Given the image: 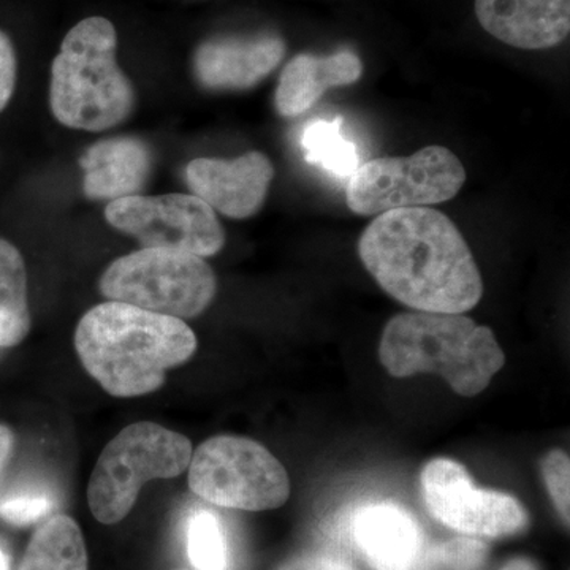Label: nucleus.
<instances>
[{
  "label": "nucleus",
  "mask_w": 570,
  "mask_h": 570,
  "mask_svg": "<svg viewBox=\"0 0 570 570\" xmlns=\"http://www.w3.org/2000/svg\"><path fill=\"white\" fill-rule=\"evenodd\" d=\"M358 255L382 291L412 309L464 314L482 299L474 255L459 227L438 209L377 214L360 236Z\"/></svg>",
  "instance_id": "1"
},
{
  "label": "nucleus",
  "mask_w": 570,
  "mask_h": 570,
  "mask_svg": "<svg viewBox=\"0 0 570 570\" xmlns=\"http://www.w3.org/2000/svg\"><path fill=\"white\" fill-rule=\"evenodd\" d=\"M75 351L82 367L115 397L163 389L167 373L197 352V336L181 318L119 302H105L78 322Z\"/></svg>",
  "instance_id": "2"
},
{
  "label": "nucleus",
  "mask_w": 570,
  "mask_h": 570,
  "mask_svg": "<svg viewBox=\"0 0 570 570\" xmlns=\"http://www.w3.org/2000/svg\"><path fill=\"white\" fill-rule=\"evenodd\" d=\"M379 358L393 377L438 374L461 396H478L505 355L489 326L463 314L403 313L390 318Z\"/></svg>",
  "instance_id": "3"
},
{
  "label": "nucleus",
  "mask_w": 570,
  "mask_h": 570,
  "mask_svg": "<svg viewBox=\"0 0 570 570\" xmlns=\"http://www.w3.org/2000/svg\"><path fill=\"white\" fill-rule=\"evenodd\" d=\"M116 50L118 33L107 18H86L67 32L51 63L50 107L56 121L69 129L104 132L129 119L135 89Z\"/></svg>",
  "instance_id": "4"
},
{
  "label": "nucleus",
  "mask_w": 570,
  "mask_h": 570,
  "mask_svg": "<svg viewBox=\"0 0 570 570\" xmlns=\"http://www.w3.org/2000/svg\"><path fill=\"white\" fill-rule=\"evenodd\" d=\"M193 442L154 422L124 428L105 445L88 485L92 515L116 524L129 515L140 491L151 480L175 479L189 468Z\"/></svg>",
  "instance_id": "5"
},
{
  "label": "nucleus",
  "mask_w": 570,
  "mask_h": 570,
  "mask_svg": "<svg viewBox=\"0 0 570 570\" xmlns=\"http://www.w3.org/2000/svg\"><path fill=\"white\" fill-rule=\"evenodd\" d=\"M99 287L108 302L186 321L208 309L217 279L212 266L198 255L141 247L111 262Z\"/></svg>",
  "instance_id": "6"
},
{
  "label": "nucleus",
  "mask_w": 570,
  "mask_h": 570,
  "mask_svg": "<svg viewBox=\"0 0 570 570\" xmlns=\"http://www.w3.org/2000/svg\"><path fill=\"white\" fill-rule=\"evenodd\" d=\"M189 489L219 508L264 512L283 508L291 479L279 460L261 442L243 436H214L194 450Z\"/></svg>",
  "instance_id": "7"
},
{
  "label": "nucleus",
  "mask_w": 570,
  "mask_h": 570,
  "mask_svg": "<svg viewBox=\"0 0 570 570\" xmlns=\"http://www.w3.org/2000/svg\"><path fill=\"white\" fill-rule=\"evenodd\" d=\"M466 183L459 157L444 146H426L409 157H381L360 165L348 178L351 212L374 216L452 200Z\"/></svg>",
  "instance_id": "8"
},
{
  "label": "nucleus",
  "mask_w": 570,
  "mask_h": 570,
  "mask_svg": "<svg viewBox=\"0 0 570 570\" xmlns=\"http://www.w3.org/2000/svg\"><path fill=\"white\" fill-rule=\"evenodd\" d=\"M105 219L134 236L141 247L170 249L206 258L225 246L216 212L193 194L132 195L112 200Z\"/></svg>",
  "instance_id": "9"
},
{
  "label": "nucleus",
  "mask_w": 570,
  "mask_h": 570,
  "mask_svg": "<svg viewBox=\"0 0 570 570\" xmlns=\"http://www.w3.org/2000/svg\"><path fill=\"white\" fill-rule=\"evenodd\" d=\"M422 493L434 519L466 535L508 538L530 521L519 499L478 489L466 469L453 460L436 459L423 468Z\"/></svg>",
  "instance_id": "10"
},
{
  "label": "nucleus",
  "mask_w": 570,
  "mask_h": 570,
  "mask_svg": "<svg viewBox=\"0 0 570 570\" xmlns=\"http://www.w3.org/2000/svg\"><path fill=\"white\" fill-rule=\"evenodd\" d=\"M273 178L272 160L258 151L236 159L200 157L186 167L190 193L232 219H247L261 212Z\"/></svg>",
  "instance_id": "11"
},
{
  "label": "nucleus",
  "mask_w": 570,
  "mask_h": 570,
  "mask_svg": "<svg viewBox=\"0 0 570 570\" xmlns=\"http://www.w3.org/2000/svg\"><path fill=\"white\" fill-rule=\"evenodd\" d=\"M285 41L276 33L214 37L194 52V75L216 91H243L265 80L283 62Z\"/></svg>",
  "instance_id": "12"
},
{
  "label": "nucleus",
  "mask_w": 570,
  "mask_h": 570,
  "mask_svg": "<svg viewBox=\"0 0 570 570\" xmlns=\"http://www.w3.org/2000/svg\"><path fill=\"white\" fill-rule=\"evenodd\" d=\"M490 36L520 50H549L568 39L570 0H475Z\"/></svg>",
  "instance_id": "13"
},
{
  "label": "nucleus",
  "mask_w": 570,
  "mask_h": 570,
  "mask_svg": "<svg viewBox=\"0 0 570 570\" xmlns=\"http://www.w3.org/2000/svg\"><path fill=\"white\" fill-rule=\"evenodd\" d=\"M354 539L374 570L425 568V538L406 509L377 502L360 509L354 519Z\"/></svg>",
  "instance_id": "14"
},
{
  "label": "nucleus",
  "mask_w": 570,
  "mask_h": 570,
  "mask_svg": "<svg viewBox=\"0 0 570 570\" xmlns=\"http://www.w3.org/2000/svg\"><path fill=\"white\" fill-rule=\"evenodd\" d=\"M82 190L89 200L112 202L140 195L153 171V153L137 137L97 141L80 159Z\"/></svg>",
  "instance_id": "15"
},
{
  "label": "nucleus",
  "mask_w": 570,
  "mask_h": 570,
  "mask_svg": "<svg viewBox=\"0 0 570 570\" xmlns=\"http://www.w3.org/2000/svg\"><path fill=\"white\" fill-rule=\"evenodd\" d=\"M363 75V62L354 51L330 56H295L281 73L275 107L283 118H296L317 104L330 88L354 85Z\"/></svg>",
  "instance_id": "16"
},
{
  "label": "nucleus",
  "mask_w": 570,
  "mask_h": 570,
  "mask_svg": "<svg viewBox=\"0 0 570 570\" xmlns=\"http://www.w3.org/2000/svg\"><path fill=\"white\" fill-rule=\"evenodd\" d=\"M18 570H89L88 550L77 521L55 515L29 540Z\"/></svg>",
  "instance_id": "17"
},
{
  "label": "nucleus",
  "mask_w": 570,
  "mask_h": 570,
  "mask_svg": "<svg viewBox=\"0 0 570 570\" xmlns=\"http://www.w3.org/2000/svg\"><path fill=\"white\" fill-rule=\"evenodd\" d=\"M31 326L24 258L17 246L0 238V347L20 346Z\"/></svg>",
  "instance_id": "18"
},
{
  "label": "nucleus",
  "mask_w": 570,
  "mask_h": 570,
  "mask_svg": "<svg viewBox=\"0 0 570 570\" xmlns=\"http://www.w3.org/2000/svg\"><path fill=\"white\" fill-rule=\"evenodd\" d=\"M341 129L343 118H335L333 121L317 119L307 124L303 130L302 146L307 164L346 179L360 167V156L354 142L348 141Z\"/></svg>",
  "instance_id": "19"
},
{
  "label": "nucleus",
  "mask_w": 570,
  "mask_h": 570,
  "mask_svg": "<svg viewBox=\"0 0 570 570\" xmlns=\"http://www.w3.org/2000/svg\"><path fill=\"white\" fill-rule=\"evenodd\" d=\"M187 553L197 570H228V543L223 523L208 510L195 513L187 527Z\"/></svg>",
  "instance_id": "20"
},
{
  "label": "nucleus",
  "mask_w": 570,
  "mask_h": 570,
  "mask_svg": "<svg viewBox=\"0 0 570 570\" xmlns=\"http://www.w3.org/2000/svg\"><path fill=\"white\" fill-rule=\"evenodd\" d=\"M55 505L51 497L40 491H20V493L0 497V519L14 527H28L50 515Z\"/></svg>",
  "instance_id": "21"
},
{
  "label": "nucleus",
  "mask_w": 570,
  "mask_h": 570,
  "mask_svg": "<svg viewBox=\"0 0 570 570\" xmlns=\"http://www.w3.org/2000/svg\"><path fill=\"white\" fill-rule=\"evenodd\" d=\"M542 478L546 480L547 490H549L551 501L562 521L569 527V501H570V460L569 455L562 450H551L543 456Z\"/></svg>",
  "instance_id": "22"
},
{
  "label": "nucleus",
  "mask_w": 570,
  "mask_h": 570,
  "mask_svg": "<svg viewBox=\"0 0 570 570\" xmlns=\"http://www.w3.org/2000/svg\"><path fill=\"white\" fill-rule=\"evenodd\" d=\"M487 549L472 539H455L426 554L428 564L442 570H478L485 560Z\"/></svg>",
  "instance_id": "23"
},
{
  "label": "nucleus",
  "mask_w": 570,
  "mask_h": 570,
  "mask_svg": "<svg viewBox=\"0 0 570 570\" xmlns=\"http://www.w3.org/2000/svg\"><path fill=\"white\" fill-rule=\"evenodd\" d=\"M18 59L13 41L0 31V112L6 110L17 88Z\"/></svg>",
  "instance_id": "24"
},
{
  "label": "nucleus",
  "mask_w": 570,
  "mask_h": 570,
  "mask_svg": "<svg viewBox=\"0 0 570 570\" xmlns=\"http://www.w3.org/2000/svg\"><path fill=\"white\" fill-rule=\"evenodd\" d=\"M276 570H356L343 558L324 553H307L283 562Z\"/></svg>",
  "instance_id": "25"
},
{
  "label": "nucleus",
  "mask_w": 570,
  "mask_h": 570,
  "mask_svg": "<svg viewBox=\"0 0 570 570\" xmlns=\"http://www.w3.org/2000/svg\"><path fill=\"white\" fill-rule=\"evenodd\" d=\"M14 450V433L10 426L0 425V497H2V480L9 466Z\"/></svg>",
  "instance_id": "26"
},
{
  "label": "nucleus",
  "mask_w": 570,
  "mask_h": 570,
  "mask_svg": "<svg viewBox=\"0 0 570 570\" xmlns=\"http://www.w3.org/2000/svg\"><path fill=\"white\" fill-rule=\"evenodd\" d=\"M501 570H539L538 566L527 558H517V560L509 561Z\"/></svg>",
  "instance_id": "27"
},
{
  "label": "nucleus",
  "mask_w": 570,
  "mask_h": 570,
  "mask_svg": "<svg viewBox=\"0 0 570 570\" xmlns=\"http://www.w3.org/2000/svg\"><path fill=\"white\" fill-rule=\"evenodd\" d=\"M0 570H10V560L2 547H0Z\"/></svg>",
  "instance_id": "28"
}]
</instances>
